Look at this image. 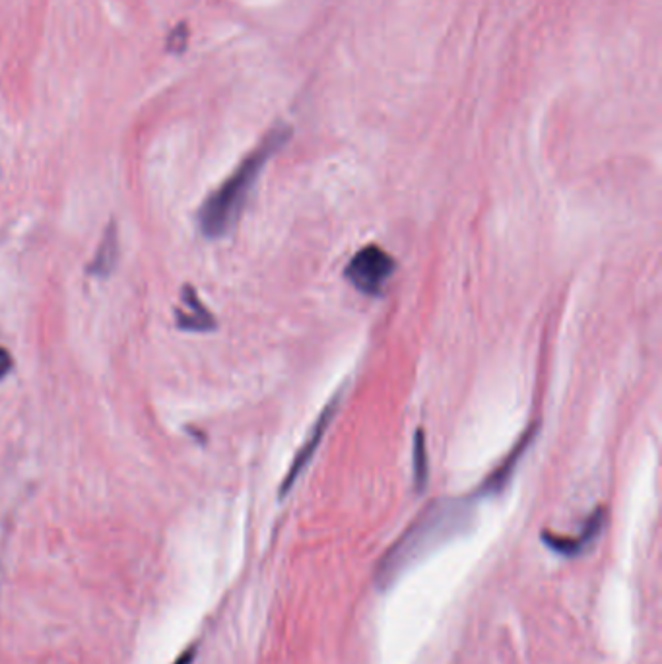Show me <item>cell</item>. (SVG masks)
I'll list each match as a JSON object with an SVG mask.
<instances>
[{"label": "cell", "instance_id": "cell-1", "mask_svg": "<svg viewBox=\"0 0 662 664\" xmlns=\"http://www.w3.org/2000/svg\"><path fill=\"white\" fill-rule=\"evenodd\" d=\"M290 134L292 133L288 126H276V129H272L262 138L261 145L238 166V169L204 200L198 212V224L204 235L210 237V240H218V237H224L238 224L261 171L264 169L266 162L286 145Z\"/></svg>", "mask_w": 662, "mask_h": 664}, {"label": "cell", "instance_id": "cell-2", "mask_svg": "<svg viewBox=\"0 0 662 664\" xmlns=\"http://www.w3.org/2000/svg\"><path fill=\"white\" fill-rule=\"evenodd\" d=\"M397 271V261L377 245L359 249L344 268V278L364 295H381Z\"/></svg>", "mask_w": 662, "mask_h": 664}, {"label": "cell", "instance_id": "cell-3", "mask_svg": "<svg viewBox=\"0 0 662 664\" xmlns=\"http://www.w3.org/2000/svg\"><path fill=\"white\" fill-rule=\"evenodd\" d=\"M340 399H342V392L338 391V392L335 394V397L328 401V404L321 410L319 418L315 420V423H313V428H311V432H309L307 439L304 441V445L299 447V451H297V455H295V458H294V463H292V466H290L288 474H286V478H283V482H282V486H280V498H283V496H286V494L290 492V489L294 487V484L297 482V478L302 477L304 470H305V468L309 466V463L313 461V456H315V453H317V449H319V445H321V441H323L325 434L328 432V425H330V422H333V418H335V416H336V412H338Z\"/></svg>", "mask_w": 662, "mask_h": 664}, {"label": "cell", "instance_id": "cell-4", "mask_svg": "<svg viewBox=\"0 0 662 664\" xmlns=\"http://www.w3.org/2000/svg\"><path fill=\"white\" fill-rule=\"evenodd\" d=\"M604 520H606V511L603 508H598L587 519V525H585V529L581 530V534L577 536V539H563V536L544 532V542L551 550H556L558 553H561V556L573 558V556H577V553H581L582 550H587L598 539V534L603 532Z\"/></svg>", "mask_w": 662, "mask_h": 664}, {"label": "cell", "instance_id": "cell-5", "mask_svg": "<svg viewBox=\"0 0 662 664\" xmlns=\"http://www.w3.org/2000/svg\"><path fill=\"white\" fill-rule=\"evenodd\" d=\"M183 304L185 309L177 311V323L185 330H195V332H207L216 328V321L212 313L200 304V299L193 286L183 288Z\"/></svg>", "mask_w": 662, "mask_h": 664}, {"label": "cell", "instance_id": "cell-6", "mask_svg": "<svg viewBox=\"0 0 662 664\" xmlns=\"http://www.w3.org/2000/svg\"><path fill=\"white\" fill-rule=\"evenodd\" d=\"M119 261V237H117V228L112 221L109 224L103 240L96 251V257H93V262L90 266V273L93 276H100V278H105L113 273V268Z\"/></svg>", "mask_w": 662, "mask_h": 664}, {"label": "cell", "instance_id": "cell-7", "mask_svg": "<svg viewBox=\"0 0 662 664\" xmlns=\"http://www.w3.org/2000/svg\"><path fill=\"white\" fill-rule=\"evenodd\" d=\"M414 484L418 492H423L425 484L430 478V465H428V449H425V437L423 432L418 430L414 435Z\"/></svg>", "mask_w": 662, "mask_h": 664}, {"label": "cell", "instance_id": "cell-8", "mask_svg": "<svg viewBox=\"0 0 662 664\" xmlns=\"http://www.w3.org/2000/svg\"><path fill=\"white\" fill-rule=\"evenodd\" d=\"M14 368V359L10 356V352L6 350V348L0 346V379H5Z\"/></svg>", "mask_w": 662, "mask_h": 664}, {"label": "cell", "instance_id": "cell-9", "mask_svg": "<svg viewBox=\"0 0 662 664\" xmlns=\"http://www.w3.org/2000/svg\"><path fill=\"white\" fill-rule=\"evenodd\" d=\"M195 662V649H187L177 660L176 664H193Z\"/></svg>", "mask_w": 662, "mask_h": 664}]
</instances>
